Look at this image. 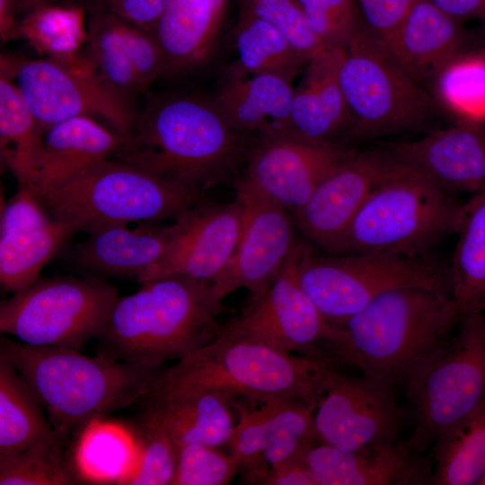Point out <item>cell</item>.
Returning a JSON list of instances; mask_svg holds the SVG:
<instances>
[{"label": "cell", "mask_w": 485, "mask_h": 485, "mask_svg": "<svg viewBox=\"0 0 485 485\" xmlns=\"http://www.w3.org/2000/svg\"><path fill=\"white\" fill-rule=\"evenodd\" d=\"M448 15L463 22L468 19L485 20V0H428Z\"/></svg>", "instance_id": "obj_50"}, {"label": "cell", "mask_w": 485, "mask_h": 485, "mask_svg": "<svg viewBox=\"0 0 485 485\" xmlns=\"http://www.w3.org/2000/svg\"><path fill=\"white\" fill-rule=\"evenodd\" d=\"M117 21L130 60L146 90L154 80L163 77L164 59L160 45L152 31L119 18Z\"/></svg>", "instance_id": "obj_45"}, {"label": "cell", "mask_w": 485, "mask_h": 485, "mask_svg": "<svg viewBox=\"0 0 485 485\" xmlns=\"http://www.w3.org/2000/svg\"><path fill=\"white\" fill-rule=\"evenodd\" d=\"M355 151L345 143L316 142L287 129L269 128L251 137L239 180L295 216Z\"/></svg>", "instance_id": "obj_14"}, {"label": "cell", "mask_w": 485, "mask_h": 485, "mask_svg": "<svg viewBox=\"0 0 485 485\" xmlns=\"http://www.w3.org/2000/svg\"><path fill=\"white\" fill-rule=\"evenodd\" d=\"M434 98L456 121L485 122V52L460 53L436 75Z\"/></svg>", "instance_id": "obj_38"}, {"label": "cell", "mask_w": 485, "mask_h": 485, "mask_svg": "<svg viewBox=\"0 0 485 485\" xmlns=\"http://www.w3.org/2000/svg\"><path fill=\"white\" fill-rule=\"evenodd\" d=\"M464 39L461 21L428 0H416L383 45L399 66L424 87L432 84L440 71L462 53Z\"/></svg>", "instance_id": "obj_23"}, {"label": "cell", "mask_w": 485, "mask_h": 485, "mask_svg": "<svg viewBox=\"0 0 485 485\" xmlns=\"http://www.w3.org/2000/svg\"><path fill=\"white\" fill-rule=\"evenodd\" d=\"M55 438L58 437L33 391L0 356V455Z\"/></svg>", "instance_id": "obj_29"}, {"label": "cell", "mask_w": 485, "mask_h": 485, "mask_svg": "<svg viewBox=\"0 0 485 485\" xmlns=\"http://www.w3.org/2000/svg\"><path fill=\"white\" fill-rule=\"evenodd\" d=\"M100 419L89 424L73 443L75 458L85 481L124 484L137 454L130 431H120Z\"/></svg>", "instance_id": "obj_33"}, {"label": "cell", "mask_w": 485, "mask_h": 485, "mask_svg": "<svg viewBox=\"0 0 485 485\" xmlns=\"http://www.w3.org/2000/svg\"><path fill=\"white\" fill-rule=\"evenodd\" d=\"M459 319L450 295L424 287L397 288L334 324L324 349L337 363L355 366L394 388L404 385Z\"/></svg>", "instance_id": "obj_4"}, {"label": "cell", "mask_w": 485, "mask_h": 485, "mask_svg": "<svg viewBox=\"0 0 485 485\" xmlns=\"http://www.w3.org/2000/svg\"><path fill=\"white\" fill-rule=\"evenodd\" d=\"M483 51L485 52V48L483 49Z\"/></svg>", "instance_id": "obj_54"}, {"label": "cell", "mask_w": 485, "mask_h": 485, "mask_svg": "<svg viewBox=\"0 0 485 485\" xmlns=\"http://www.w3.org/2000/svg\"><path fill=\"white\" fill-rule=\"evenodd\" d=\"M302 244L296 245L270 285L251 296L242 313L222 326V333L286 354L298 351L329 357L324 348L335 328L298 282L296 266Z\"/></svg>", "instance_id": "obj_13"}, {"label": "cell", "mask_w": 485, "mask_h": 485, "mask_svg": "<svg viewBox=\"0 0 485 485\" xmlns=\"http://www.w3.org/2000/svg\"><path fill=\"white\" fill-rule=\"evenodd\" d=\"M45 129L16 85L0 75V150L19 186L32 189Z\"/></svg>", "instance_id": "obj_30"}, {"label": "cell", "mask_w": 485, "mask_h": 485, "mask_svg": "<svg viewBox=\"0 0 485 485\" xmlns=\"http://www.w3.org/2000/svg\"><path fill=\"white\" fill-rule=\"evenodd\" d=\"M144 414L159 423L178 451L193 444L219 447L228 444L235 424L227 395L211 391L147 394Z\"/></svg>", "instance_id": "obj_26"}, {"label": "cell", "mask_w": 485, "mask_h": 485, "mask_svg": "<svg viewBox=\"0 0 485 485\" xmlns=\"http://www.w3.org/2000/svg\"><path fill=\"white\" fill-rule=\"evenodd\" d=\"M239 469L234 456L216 446L188 445L179 449L172 485H226Z\"/></svg>", "instance_id": "obj_42"}, {"label": "cell", "mask_w": 485, "mask_h": 485, "mask_svg": "<svg viewBox=\"0 0 485 485\" xmlns=\"http://www.w3.org/2000/svg\"><path fill=\"white\" fill-rule=\"evenodd\" d=\"M234 401L233 405L239 417L227 445L239 468L244 469L248 476L260 481L269 471L261 467L266 464L263 459L267 418L265 404L261 403L260 408L252 410Z\"/></svg>", "instance_id": "obj_44"}, {"label": "cell", "mask_w": 485, "mask_h": 485, "mask_svg": "<svg viewBox=\"0 0 485 485\" xmlns=\"http://www.w3.org/2000/svg\"><path fill=\"white\" fill-rule=\"evenodd\" d=\"M315 485L432 484L433 468L406 444L347 452L317 443L304 457Z\"/></svg>", "instance_id": "obj_21"}, {"label": "cell", "mask_w": 485, "mask_h": 485, "mask_svg": "<svg viewBox=\"0 0 485 485\" xmlns=\"http://www.w3.org/2000/svg\"><path fill=\"white\" fill-rule=\"evenodd\" d=\"M337 364L330 357L286 354L220 331L210 343L163 370L147 394L211 391L233 401L317 404Z\"/></svg>", "instance_id": "obj_5"}, {"label": "cell", "mask_w": 485, "mask_h": 485, "mask_svg": "<svg viewBox=\"0 0 485 485\" xmlns=\"http://www.w3.org/2000/svg\"><path fill=\"white\" fill-rule=\"evenodd\" d=\"M85 9L47 3L28 11L20 20L19 39H24L45 57H64L80 52L87 40Z\"/></svg>", "instance_id": "obj_37"}, {"label": "cell", "mask_w": 485, "mask_h": 485, "mask_svg": "<svg viewBox=\"0 0 485 485\" xmlns=\"http://www.w3.org/2000/svg\"><path fill=\"white\" fill-rule=\"evenodd\" d=\"M433 452L432 484H478L485 472V407L460 427L437 438Z\"/></svg>", "instance_id": "obj_35"}, {"label": "cell", "mask_w": 485, "mask_h": 485, "mask_svg": "<svg viewBox=\"0 0 485 485\" xmlns=\"http://www.w3.org/2000/svg\"><path fill=\"white\" fill-rule=\"evenodd\" d=\"M18 12L30 11L32 8L47 3V0H13Z\"/></svg>", "instance_id": "obj_52"}, {"label": "cell", "mask_w": 485, "mask_h": 485, "mask_svg": "<svg viewBox=\"0 0 485 485\" xmlns=\"http://www.w3.org/2000/svg\"><path fill=\"white\" fill-rule=\"evenodd\" d=\"M235 66L248 74H268L292 84L308 60L269 22L250 9L240 19L234 31Z\"/></svg>", "instance_id": "obj_32"}, {"label": "cell", "mask_w": 485, "mask_h": 485, "mask_svg": "<svg viewBox=\"0 0 485 485\" xmlns=\"http://www.w3.org/2000/svg\"><path fill=\"white\" fill-rule=\"evenodd\" d=\"M117 288L88 276L39 278L0 304V332L32 346L80 350L101 333Z\"/></svg>", "instance_id": "obj_11"}, {"label": "cell", "mask_w": 485, "mask_h": 485, "mask_svg": "<svg viewBox=\"0 0 485 485\" xmlns=\"http://www.w3.org/2000/svg\"><path fill=\"white\" fill-rule=\"evenodd\" d=\"M226 1H169L153 31L163 55V77L184 78L211 62L220 41Z\"/></svg>", "instance_id": "obj_22"}, {"label": "cell", "mask_w": 485, "mask_h": 485, "mask_svg": "<svg viewBox=\"0 0 485 485\" xmlns=\"http://www.w3.org/2000/svg\"><path fill=\"white\" fill-rule=\"evenodd\" d=\"M119 296L97 340V356L145 367H161L207 345L220 333L225 310L210 284L170 276L140 284Z\"/></svg>", "instance_id": "obj_3"}, {"label": "cell", "mask_w": 485, "mask_h": 485, "mask_svg": "<svg viewBox=\"0 0 485 485\" xmlns=\"http://www.w3.org/2000/svg\"><path fill=\"white\" fill-rule=\"evenodd\" d=\"M90 10L87 53L101 75L128 96L145 92L124 44L117 18L98 9Z\"/></svg>", "instance_id": "obj_39"}, {"label": "cell", "mask_w": 485, "mask_h": 485, "mask_svg": "<svg viewBox=\"0 0 485 485\" xmlns=\"http://www.w3.org/2000/svg\"><path fill=\"white\" fill-rule=\"evenodd\" d=\"M249 9L272 25L308 61L327 49L312 31L297 1L251 0Z\"/></svg>", "instance_id": "obj_43"}, {"label": "cell", "mask_w": 485, "mask_h": 485, "mask_svg": "<svg viewBox=\"0 0 485 485\" xmlns=\"http://www.w3.org/2000/svg\"><path fill=\"white\" fill-rule=\"evenodd\" d=\"M0 356L28 383L66 445L93 421L143 400L163 372L78 349L28 345L5 335L0 339Z\"/></svg>", "instance_id": "obj_2"}, {"label": "cell", "mask_w": 485, "mask_h": 485, "mask_svg": "<svg viewBox=\"0 0 485 485\" xmlns=\"http://www.w3.org/2000/svg\"><path fill=\"white\" fill-rule=\"evenodd\" d=\"M0 63V75L16 85L44 129L88 116L104 119L125 137L131 133L137 113L130 96L108 83L88 53L40 59L2 55Z\"/></svg>", "instance_id": "obj_12"}, {"label": "cell", "mask_w": 485, "mask_h": 485, "mask_svg": "<svg viewBox=\"0 0 485 485\" xmlns=\"http://www.w3.org/2000/svg\"><path fill=\"white\" fill-rule=\"evenodd\" d=\"M263 459L269 468L303 460L318 442L314 427L316 404L302 400L266 402Z\"/></svg>", "instance_id": "obj_36"}, {"label": "cell", "mask_w": 485, "mask_h": 485, "mask_svg": "<svg viewBox=\"0 0 485 485\" xmlns=\"http://www.w3.org/2000/svg\"><path fill=\"white\" fill-rule=\"evenodd\" d=\"M235 188L244 207L241 236L226 267L210 284L221 301L239 288L251 296L263 292L299 243L295 221L287 208L240 180Z\"/></svg>", "instance_id": "obj_16"}, {"label": "cell", "mask_w": 485, "mask_h": 485, "mask_svg": "<svg viewBox=\"0 0 485 485\" xmlns=\"http://www.w3.org/2000/svg\"><path fill=\"white\" fill-rule=\"evenodd\" d=\"M463 205L397 163L357 212L334 254H430L445 238L456 234Z\"/></svg>", "instance_id": "obj_6"}, {"label": "cell", "mask_w": 485, "mask_h": 485, "mask_svg": "<svg viewBox=\"0 0 485 485\" xmlns=\"http://www.w3.org/2000/svg\"><path fill=\"white\" fill-rule=\"evenodd\" d=\"M175 228V222L169 225L142 222L137 227L127 223L101 225L86 233L68 261L79 275L136 280L163 256Z\"/></svg>", "instance_id": "obj_20"}, {"label": "cell", "mask_w": 485, "mask_h": 485, "mask_svg": "<svg viewBox=\"0 0 485 485\" xmlns=\"http://www.w3.org/2000/svg\"><path fill=\"white\" fill-rule=\"evenodd\" d=\"M457 326L404 384L413 420L406 445L415 454L485 407V315H460Z\"/></svg>", "instance_id": "obj_7"}, {"label": "cell", "mask_w": 485, "mask_h": 485, "mask_svg": "<svg viewBox=\"0 0 485 485\" xmlns=\"http://www.w3.org/2000/svg\"><path fill=\"white\" fill-rule=\"evenodd\" d=\"M448 264L451 298L460 315L485 312V189L464 202Z\"/></svg>", "instance_id": "obj_28"}, {"label": "cell", "mask_w": 485, "mask_h": 485, "mask_svg": "<svg viewBox=\"0 0 485 485\" xmlns=\"http://www.w3.org/2000/svg\"><path fill=\"white\" fill-rule=\"evenodd\" d=\"M478 485H485V472L483 473V475L480 479V481L478 482Z\"/></svg>", "instance_id": "obj_53"}, {"label": "cell", "mask_w": 485, "mask_h": 485, "mask_svg": "<svg viewBox=\"0 0 485 485\" xmlns=\"http://www.w3.org/2000/svg\"><path fill=\"white\" fill-rule=\"evenodd\" d=\"M260 481L265 485H315L304 460L292 461L269 468Z\"/></svg>", "instance_id": "obj_49"}, {"label": "cell", "mask_w": 485, "mask_h": 485, "mask_svg": "<svg viewBox=\"0 0 485 485\" xmlns=\"http://www.w3.org/2000/svg\"><path fill=\"white\" fill-rule=\"evenodd\" d=\"M85 483L73 445L44 440L18 453L0 455V485H71Z\"/></svg>", "instance_id": "obj_34"}, {"label": "cell", "mask_w": 485, "mask_h": 485, "mask_svg": "<svg viewBox=\"0 0 485 485\" xmlns=\"http://www.w3.org/2000/svg\"><path fill=\"white\" fill-rule=\"evenodd\" d=\"M203 200V193L109 158L86 168L41 202L54 220L88 233L115 223L174 221Z\"/></svg>", "instance_id": "obj_8"}, {"label": "cell", "mask_w": 485, "mask_h": 485, "mask_svg": "<svg viewBox=\"0 0 485 485\" xmlns=\"http://www.w3.org/2000/svg\"><path fill=\"white\" fill-rule=\"evenodd\" d=\"M98 9L152 31L170 0H86Z\"/></svg>", "instance_id": "obj_48"}, {"label": "cell", "mask_w": 485, "mask_h": 485, "mask_svg": "<svg viewBox=\"0 0 485 485\" xmlns=\"http://www.w3.org/2000/svg\"><path fill=\"white\" fill-rule=\"evenodd\" d=\"M384 146L398 163L452 194L485 189V122L455 121Z\"/></svg>", "instance_id": "obj_19"}, {"label": "cell", "mask_w": 485, "mask_h": 485, "mask_svg": "<svg viewBox=\"0 0 485 485\" xmlns=\"http://www.w3.org/2000/svg\"><path fill=\"white\" fill-rule=\"evenodd\" d=\"M293 87L268 74H248L236 66L226 74L213 98L228 122L252 137L269 128L290 130Z\"/></svg>", "instance_id": "obj_27"}, {"label": "cell", "mask_w": 485, "mask_h": 485, "mask_svg": "<svg viewBox=\"0 0 485 485\" xmlns=\"http://www.w3.org/2000/svg\"><path fill=\"white\" fill-rule=\"evenodd\" d=\"M129 431L138 450L137 461L124 484L172 485L179 451L167 431L143 412Z\"/></svg>", "instance_id": "obj_40"}, {"label": "cell", "mask_w": 485, "mask_h": 485, "mask_svg": "<svg viewBox=\"0 0 485 485\" xmlns=\"http://www.w3.org/2000/svg\"><path fill=\"white\" fill-rule=\"evenodd\" d=\"M314 427L319 443L342 451L392 445L401 428L393 387L365 375L337 371L318 398Z\"/></svg>", "instance_id": "obj_15"}, {"label": "cell", "mask_w": 485, "mask_h": 485, "mask_svg": "<svg viewBox=\"0 0 485 485\" xmlns=\"http://www.w3.org/2000/svg\"><path fill=\"white\" fill-rule=\"evenodd\" d=\"M327 49H346L363 25L357 0H296Z\"/></svg>", "instance_id": "obj_41"}, {"label": "cell", "mask_w": 485, "mask_h": 485, "mask_svg": "<svg viewBox=\"0 0 485 485\" xmlns=\"http://www.w3.org/2000/svg\"><path fill=\"white\" fill-rule=\"evenodd\" d=\"M396 166L397 162L384 146L356 149L295 214L297 230L316 247L336 253L367 198Z\"/></svg>", "instance_id": "obj_18"}, {"label": "cell", "mask_w": 485, "mask_h": 485, "mask_svg": "<svg viewBox=\"0 0 485 485\" xmlns=\"http://www.w3.org/2000/svg\"><path fill=\"white\" fill-rule=\"evenodd\" d=\"M348 113L347 141L425 131L438 104L392 57L363 23L345 49L339 70Z\"/></svg>", "instance_id": "obj_9"}, {"label": "cell", "mask_w": 485, "mask_h": 485, "mask_svg": "<svg viewBox=\"0 0 485 485\" xmlns=\"http://www.w3.org/2000/svg\"><path fill=\"white\" fill-rule=\"evenodd\" d=\"M53 221L35 193L27 186H19L1 211L0 235L36 231Z\"/></svg>", "instance_id": "obj_46"}, {"label": "cell", "mask_w": 485, "mask_h": 485, "mask_svg": "<svg viewBox=\"0 0 485 485\" xmlns=\"http://www.w3.org/2000/svg\"><path fill=\"white\" fill-rule=\"evenodd\" d=\"M345 49H326L310 59L293 87L290 131L316 142L345 143L348 113L339 70Z\"/></svg>", "instance_id": "obj_25"}, {"label": "cell", "mask_w": 485, "mask_h": 485, "mask_svg": "<svg viewBox=\"0 0 485 485\" xmlns=\"http://www.w3.org/2000/svg\"><path fill=\"white\" fill-rule=\"evenodd\" d=\"M125 136L88 116L69 119L44 131L31 190L41 199L86 168L112 158Z\"/></svg>", "instance_id": "obj_24"}, {"label": "cell", "mask_w": 485, "mask_h": 485, "mask_svg": "<svg viewBox=\"0 0 485 485\" xmlns=\"http://www.w3.org/2000/svg\"><path fill=\"white\" fill-rule=\"evenodd\" d=\"M296 275L302 288L332 324L341 323L379 295L397 288L424 287L451 296L448 264L430 254L323 256L303 243Z\"/></svg>", "instance_id": "obj_10"}, {"label": "cell", "mask_w": 485, "mask_h": 485, "mask_svg": "<svg viewBox=\"0 0 485 485\" xmlns=\"http://www.w3.org/2000/svg\"><path fill=\"white\" fill-rule=\"evenodd\" d=\"M251 139L228 122L213 96L174 93L137 113L112 158L204 194L244 164Z\"/></svg>", "instance_id": "obj_1"}, {"label": "cell", "mask_w": 485, "mask_h": 485, "mask_svg": "<svg viewBox=\"0 0 485 485\" xmlns=\"http://www.w3.org/2000/svg\"><path fill=\"white\" fill-rule=\"evenodd\" d=\"M363 22L382 44L398 29L416 0H357Z\"/></svg>", "instance_id": "obj_47"}, {"label": "cell", "mask_w": 485, "mask_h": 485, "mask_svg": "<svg viewBox=\"0 0 485 485\" xmlns=\"http://www.w3.org/2000/svg\"><path fill=\"white\" fill-rule=\"evenodd\" d=\"M243 218L238 195L227 204L201 201L174 220L175 232L165 253L136 281L184 276L211 284L237 247Z\"/></svg>", "instance_id": "obj_17"}, {"label": "cell", "mask_w": 485, "mask_h": 485, "mask_svg": "<svg viewBox=\"0 0 485 485\" xmlns=\"http://www.w3.org/2000/svg\"><path fill=\"white\" fill-rule=\"evenodd\" d=\"M77 232L73 224L54 220L42 229L0 236L2 289L14 294L31 286Z\"/></svg>", "instance_id": "obj_31"}, {"label": "cell", "mask_w": 485, "mask_h": 485, "mask_svg": "<svg viewBox=\"0 0 485 485\" xmlns=\"http://www.w3.org/2000/svg\"><path fill=\"white\" fill-rule=\"evenodd\" d=\"M17 12L13 0H0V37L3 42L19 39Z\"/></svg>", "instance_id": "obj_51"}]
</instances>
